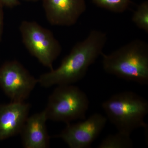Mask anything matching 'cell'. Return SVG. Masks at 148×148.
Instances as JSON below:
<instances>
[{
  "instance_id": "obj_1",
  "label": "cell",
  "mask_w": 148,
  "mask_h": 148,
  "mask_svg": "<svg viewBox=\"0 0 148 148\" xmlns=\"http://www.w3.org/2000/svg\"><path fill=\"white\" fill-rule=\"evenodd\" d=\"M106 33L93 30L86 38L78 42L56 69L40 76L38 83L48 88L53 85L73 84L82 79L88 68L100 56L107 41Z\"/></svg>"
},
{
  "instance_id": "obj_2",
  "label": "cell",
  "mask_w": 148,
  "mask_h": 148,
  "mask_svg": "<svg viewBox=\"0 0 148 148\" xmlns=\"http://www.w3.org/2000/svg\"><path fill=\"white\" fill-rule=\"evenodd\" d=\"M105 71L119 78L148 84V45L143 40H135L109 54L102 53Z\"/></svg>"
},
{
  "instance_id": "obj_3",
  "label": "cell",
  "mask_w": 148,
  "mask_h": 148,
  "mask_svg": "<svg viewBox=\"0 0 148 148\" xmlns=\"http://www.w3.org/2000/svg\"><path fill=\"white\" fill-rule=\"evenodd\" d=\"M102 106L118 131L130 135L135 130L147 127L145 119L148 113V102L135 92L116 93L104 101Z\"/></svg>"
},
{
  "instance_id": "obj_4",
  "label": "cell",
  "mask_w": 148,
  "mask_h": 148,
  "mask_svg": "<svg viewBox=\"0 0 148 148\" xmlns=\"http://www.w3.org/2000/svg\"><path fill=\"white\" fill-rule=\"evenodd\" d=\"M87 95L73 84L58 85L49 96L45 109L48 119L66 124L86 119L89 107Z\"/></svg>"
},
{
  "instance_id": "obj_5",
  "label": "cell",
  "mask_w": 148,
  "mask_h": 148,
  "mask_svg": "<svg viewBox=\"0 0 148 148\" xmlns=\"http://www.w3.org/2000/svg\"><path fill=\"white\" fill-rule=\"evenodd\" d=\"M22 42L32 55L50 70L61 54V44L53 33L35 21H24L19 26Z\"/></svg>"
},
{
  "instance_id": "obj_6",
  "label": "cell",
  "mask_w": 148,
  "mask_h": 148,
  "mask_svg": "<svg viewBox=\"0 0 148 148\" xmlns=\"http://www.w3.org/2000/svg\"><path fill=\"white\" fill-rule=\"evenodd\" d=\"M38 79L16 61L5 62L0 67V87L12 102H24Z\"/></svg>"
},
{
  "instance_id": "obj_7",
  "label": "cell",
  "mask_w": 148,
  "mask_h": 148,
  "mask_svg": "<svg viewBox=\"0 0 148 148\" xmlns=\"http://www.w3.org/2000/svg\"><path fill=\"white\" fill-rule=\"evenodd\" d=\"M107 119L101 114H93L84 121L67 123L64 130L56 137L63 140L71 148L90 147L103 131Z\"/></svg>"
},
{
  "instance_id": "obj_8",
  "label": "cell",
  "mask_w": 148,
  "mask_h": 148,
  "mask_svg": "<svg viewBox=\"0 0 148 148\" xmlns=\"http://www.w3.org/2000/svg\"><path fill=\"white\" fill-rule=\"evenodd\" d=\"M48 21L53 26H73L86 10L85 0H41Z\"/></svg>"
},
{
  "instance_id": "obj_9",
  "label": "cell",
  "mask_w": 148,
  "mask_h": 148,
  "mask_svg": "<svg viewBox=\"0 0 148 148\" xmlns=\"http://www.w3.org/2000/svg\"><path fill=\"white\" fill-rule=\"evenodd\" d=\"M30 108V104L24 102L0 105V140L19 134Z\"/></svg>"
},
{
  "instance_id": "obj_10",
  "label": "cell",
  "mask_w": 148,
  "mask_h": 148,
  "mask_svg": "<svg viewBox=\"0 0 148 148\" xmlns=\"http://www.w3.org/2000/svg\"><path fill=\"white\" fill-rule=\"evenodd\" d=\"M47 118L45 110L28 117L20 134L25 148H47L49 147V137L47 129Z\"/></svg>"
},
{
  "instance_id": "obj_11",
  "label": "cell",
  "mask_w": 148,
  "mask_h": 148,
  "mask_svg": "<svg viewBox=\"0 0 148 148\" xmlns=\"http://www.w3.org/2000/svg\"><path fill=\"white\" fill-rule=\"evenodd\" d=\"M133 141L130 134L118 131L103 139L98 148H130L133 147Z\"/></svg>"
},
{
  "instance_id": "obj_12",
  "label": "cell",
  "mask_w": 148,
  "mask_h": 148,
  "mask_svg": "<svg viewBox=\"0 0 148 148\" xmlns=\"http://www.w3.org/2000/svg\"><path fill=\"white\" fill-rule=\"evenodd\" d=\"M99 7L115 13H122L129 7L130 0H92Z\"/></svg>"
},
{
  "instance_id": "obj_13",
  "label": "cell",
  "mask_w": 148,
  "mask_h": 148,
  "mask_svg": "<svg viewBox=\"0 0 148 148\" xmlns=\"http://www.w3.org/2000/svg\"><path fill=\"white\" fill-rule=\"evenodd\" d=\"M132 22L139 29L148 33V2L140 4L132 15Z\"/></svg>"
},
{
  "instance_id": "obj_14",
  "label": "cell",
  "mask_w": 148,
  "mask_h": 148,
  "mask_svg": "<svg viewBox=\"0 0 148 148\" xmlns=\"http://www.w3.org/2000/svg\"><path fill=\"white\" fill-rule=\"evenodd\" d=\"M20 0H0V4L3 7L13 8L19 5Z\"/></svg>"
},
{
  "instance_id": "obj_15",
  "label": "cell",
  "mask_w": 148,
  "mask_h": 148,
  "mask_svg": "<svg viewBox=\"0 0 148 148\" xmlns=\"http://www.w3.org/2000/svg\"><path fill=\"white\" fill-rule=\"evenodd\" d=\"M4 27L3 7L0 4V42L2 36Z\"/></svg>"
},
{
  "instance_id": "obj_16",
  "label": "cell",
  "mask_w": 148,
  "mask_h": 148,
  "mask_svg": "<svg viewBox=\"0 0 148 148\" xmlns=\"http://www.w3.org/2000/svg\"><path fill=\"white\" fill-rule=\"evenodd\" d=\"M22 1H25L27 2H35L38 1L40 0H22Z\"/></svg>"
}]
</instances>
